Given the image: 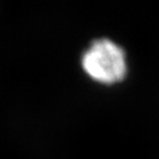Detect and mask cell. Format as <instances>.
Returning a JSON list of instances; mask_svg holds the SVG:
<instances>
[{
    "label": "cell",
    "instance_id": "6da1fadb",
    "mask_svg": "<svg viewBox=\"0 0 159 159\" xmlns=\"http://www.w3.org/2000/svg\"><path fill=\"white\" fill-rule=\"evenodd\" d=\"M82 66L91 79L102 84H115L126 75L125 53L107 39L97 40L82 57Z\"/></svg>",
    "mask_w": 159,
    "mask_h": 159
}]
</instances>
